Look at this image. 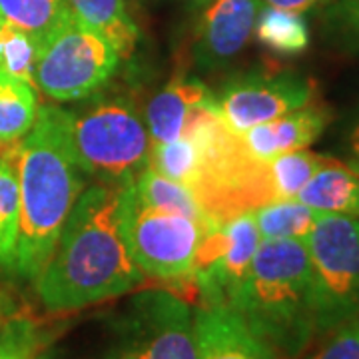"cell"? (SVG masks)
<instances>
[{
    "label": "cell",
    "instance_id": "20",
    "mask_svg": "<svg viewBox=\"0 0 359 359\" xmlns=\"http://www.w3.org/2000/svg\"><path fill=\"white\" fill-rule=\"evenodd\" d=\"M20 144V142H18ZM18 144L0 148V273L11 278L20 224Z\"/></svg>",
    "mask_w": 359,
    "mask_h": 359
},
{
    "label": "cell",
    "instance_id": "10",
    "mask_svg": "<svg viewBox=\"0 0 359 359\" xmlns=\"http://www.w3.org/2000/svg\"><path fill=\"white\" fill-rule=\"evenodd\" d=\"M259 244L262 238L254 210L240 212L205 228L190 278V287L200 297V306L228 308L252 268Z\"/></svg>",
    "mask_w": 359,
    "mask_h": 359
},
{
    "label": "cell",
    "instance_id": "15",
    "mask_svg": "<svg viewBox=\"0 0 359 359\" xmlns=\"http://www.w3.org/2000/svg\"><path fill=\"white\" fill-rule=\"evenodd\" d=\"M212 90L198 78L178 74L156 94L146 108V128L150 144H164L178 138L188 118L198 106L212 98Z\"/></svg>",
    "mask_w": 359,
    "mask_h": 359
},
{
    "label": "cell",
    "instance_id": "11",
    "mask_svg": "<svg viewBox=\"0 0 359 359\" xmlns=\"http://www.w3.org/2000/svg\"><path fill=\"white\" fill-rule=\"evenodd\" d=\"M316 100V84L290 72H248L231 78L212 102L226 126L244 134L262 122L294 112Z\"/></svg>",
    "mask_w": 359,
    "mask_h": 359
},
{
    "label": "cell",
    "instance_id": "34",
    "mask_svg": "<svg viewBox=\"0 0 359 359\" xmlns=\"http://www.w3.org/2000/svg\"><path fill=\"white\" fill-rule=\"evenodd\" d=\"M2 26H4V20H2V18H0V28H2Z\"/></svg>",
    "mask_w": 359,
    "mask_h": 359
},
{
    "label": "cell",
    "instance_id": "30",
    "mask_svg": "<svg viewBox=\"0 0 359 359\" xmlns=\"http://www.w3.org/2000/svg\"><path fill=\"white\" fill-rule=\"evenodd\" d=\"M262 2H264V6H273V8L306 14L311 13V11H320L327 0H262Z\"/></svg>",
    "mask_w": 359,
    "mask_h": 359
},
{
    "label": "cell",
    "instance_id": "2",
    "mask_svg": "<svg viewBox=\"0 0 359 359\" xmlns=\"http://www.w3.org/2000/svg\"><path fill=\"white\" fill-rule=\"evenodd\" d=\"M16 168L20 224L11 280L34 285L86 188L72 148L68 110L40 106L34 126L18 144Z\"/></svg>",
    "mask_w": 359,
    "mask_h": 359
},
{
    "label": "cell",
    "instance_id": "23",
    "mask_svg": "<svg viewBox=\"0 0 359 359\" xmlns=\"http://www.w3.org/2000/svg\"><path fill=\"white\" fill-rule=\"evenodd\" d=\"M320 212L299 200H278L254 210L257 231L264 240H299L306 242Z\"/></svg>",
    "mask_w": 359,
    "mask_h": 359
},
{
    "label": "cell",
    "instance_id": "1",
    "mask_svg": "<svg viewBox=\"0 0 359 359\" xmlns=\"http://www.w3.org/2000/svg\"><path fill=\"white\" fill-rule=\"evenodd\" d=\"M144 278L122 228V188L92 184L78 196L34 287L42 308L58 313L134 292Z\"/></svg>",
    "mask_w": 359,
    "mask_h": 359
},
{
    "label": "cell",
    "instance_id": "8",
    "mask_svg": "<svg viewBox=\"0 0 359 359\" xmlns=\"http://www.w3.org/2000/svg\"><path fill=\"white\" fill-rule=\"evenodd\" d=\"M122 228L136 266L160 282L190 283L194 257L208 226L192 218L140 204L122 186Z\"/></svg>",
    "mask_w": 359,
    "mask_h": 359
},
{
    "label": "cell",
    "instance_id": "26",
    "mask_svg": "<svg viewBox=\"0 0 359 359\" xmlns=\"http://www.w3.org/2000/svg\"><path fill=\"white\" fill-rule=\"evenodd\" d=\"M150 166L170 180H176L190 188L194 176L200 166L198 144L188 136L180 134L176 140L156 144L150 150Z\"/></svg>",
    "mask_w": 359,
    "mask_h": 359
},
{
    "label": "cell",
    "instance_id": "3",
    "mask_svg": "<svg viewBox=\"0 0 359 359\" xmlns=\"http://www.w3.org/2000/svg\"><path fill=\"white\" fill-rule=\"evenodd\" d=\"M228 308L276 358H299L318 334L306 244L264 240Z\"/></svg>",
    "mask_w": 359,
    "mask_h": 359
},
{
    "label": "cell",
    "instance_id": "33",
    "mask_svg": "<svg viewBox=\"0 0 359 359\" xmlns=\"http://www.w3.org/2000/svg\"><path fill=\"white\" fill-rule=\"evenodd\" d=\"M196 4H205V2H210V0H192Z\"/></svg>",
    "mask_w": 359,
    "mask_h": 359
},
{
    "label": "cell",
    "instance_id": "9",
    "mask_svg": "<svg viewBox=\"0 0 359 359\" xmlns=\"http://www.w3.org/2000/svg\"><path fill=\"white\" fill-rule=\"evenodd\" d=\"M108 359H198L192 308L172 292L142 294Z\"/></svg>",
    "mask_w": 359,
    "mask_h": 359
},
{
    "label": "cell",
    "instance_id": "13",
    "mask_svg": "<svg viewBox=\"0 0 359 359\" xmlns=\"http://www.w3.org/2000/svg\"><path fill=\"white\" fill-rule=\"evenodd\" d=\"M332 120V112L313 100L304 108L262 122L240 134L242 144L257 160H273L276 156L304 150L323 134Z\"/></svg>",
    "mask_w": 359,
    "mask_h": 359
},
{
    "label": "cell",
    "instance_id": "7",
    "mask_svg": "<svg viewBox=\"0 0 359 359\" xmlns=\"http://www.w3.org/2000/svg\"><path fill=\"white\" fill-rule=\"evenodd\" d=\"M120 60L108 40L72 18L42 42L34 86L52 102L84 100L108 84Z\"/></svg>",
    "mask_w": 359,
    "mask_h": 359
},
{
    "label": "cell",
    "instance_id": "27",
    "mask_svg": "<svg viewBox=\"0 0 359 359\" xmlns=\"http://www.w3.org/2000/svg\"><path fill=\"white\" fill-rule=\"evenodd\" d=\"M320 13L325 34L344 50L359 54V0H327Z\"/></svg>",
    "mask_w": 359,
    "mask_h": 359
},
{
    "label": "cell",
    "instance_id": "19",
    "mask_svg": "<svg viewBox=\"0 0 359 359\" xmlns=\"http://www.w3.org/2000/svg\"><path fill=\"white\" fill-rule=\"evenodd\" d=\"M130 186H132V192L140 204L162 210V212H172V214L192 218L200 224H204V226L214 224V219L205 216L204 210L200 208L198 200H196V196L190 192V188H186L184 184H180L176 180L162 176L150 164L140 170V174L130 182Z\"/></svg>",
    "mask_w": 359,
    "mask_h": 359
},
{
    "label": "cell",
    "instance_id": "12",
    "mask_svg": "<svg viewBox=\"0 0 359 359\" xmlns=\"http://www.w3.org/2000/svg\"><path fill=\"white\" fill-rule=\"evenodd\" d=\"M262 6V0H210L194 30V65L214 70L231 62L252 39Z\"/></svg>",
    "mask_w": 359,
    "mask_h": 359
},
{
    "label": "cell",
    "instance_id": "29",
    "mask_svg": "<svg viewBox=\"0 0 359 359\" xmlns=\"http://www.w3.org/2000/svg\"><path fill=\"white\" fill-rule=\"evenodd\" d=\"M311 359H359V318L330 332Z\"/></svg>",
    "mask_w": 359,
    "mask_h": 359
},
{
    "label": "cell",
    "instance_id": "5",
    "mask_svg": "<svg viewBox=\"0 0 359 359\" xmlns=\"http://www.w3.org/2000/svg\"><path fill=\"white\" fill-rule=\"evenodd\" d=\"M68 118L78 166L96 184L122 188L148 166L150 134L124 94L96 96Z\"/></svg>",
    "mask_w": 359,
    "mask_h": 359
},
{
    "label": "cell",
    "instance_id": "18",
    "mask_svg": "<svg viewBox=\"0 0 359 359\" xmlns=\"http://www.w3.org/2000/svg\"><path fill=\"white\" fill-rule=\"evenodd\" d=\"M39 110L34 84L0 72V148L22 140L34 126Z\"/></svg>",
    "mask_w": 359,
    "mask_h": 359
},
{
    "label": "cell",
    "instance_id": "14",
    "mask_svg": "<svg viewBox=\"0 0 359 359\" xmlns=\"http://www.w3.org/2000/svg\"><path fill=\"white\" fill-rule=\"evenodd\" d=\"M194 330L198 359H278L230 308L198 306Z\"/></svg>",
    "mask_w": 359,
    "mask_h": 359
},
{
    "label": "cell",
    "instance_id": "31",
    "mask_svg": "<svg viewBox=\"0 0 359 359\" xmlns=\"http://www.w3.org/2000/svg\"><path fill=\"white\" fill-rule=\"evenodd\" d=\"M349 150H351V156H353L351 164L359 168V120L355 122L351 134H349Z\"/></svg>",
    "mask_w": 359,
    "mask_h": 359
},
{
    "label": "cell",
    "instance_id": "6",
    "mask_svg": "<svg viewBox=\"0 0 359 359\" xmlns=\"http://www.w3.org/2000/svg\"><path fill=\"white\" fill-rule=\"evenodd\" d=\"M316 330L330 334L359 318V218L320 214L306 238Z\"/></svg>",
    "mask_w": 359,
    "mask_h": 359
},
{
    "label": "cell",
    "instance_id": "16",
    "mask_svg": "<svg viewBox=\"0 0 359 359\" xmlns=\"http://www.w3.org/2000/svg\"><path fill=\"white\" fill-rule=\"evenodd\" d=\"M295 200L320 214L359 218V168L330 156Z\"/></svg>",
    "mask_w": 359,
    "mask_h": 359
},
{
    "label": "cell",
    "instance_id": "4",
    "mask_svg": "<svg viewBox=\"0 0 359 359\" xmlns=\"http://www.w3.org/2000/svg\"><path fill=\"white\" fill-rule=\"evenodd\" d=\"M212 98L194 110L182 134H188L200 150V166L190 192L208 218L222 222L276 202V198L269 162L257 160L245 150L240 134L226 126Z\"/></svg>",
    "mask_w": 359,
    "mask_h": 359
},
{
    "label": "cell",
    "instance_id": "25",
    "mask_svg": "<svg viewBox=\"0 0 359 359\" xmlns=\"http://www.w3.org/2000/svg\"><path fill=\"white\" fill-rule=\"evenodd\" d=\"M42 42L20 28L6 25L0 28V72L34 84V70Z\"/></svg>",
    "mask_w": 359,
    "mask_h": 359
},
{
    "label": "cell",
    "instance_id": "17",
    "mask_svg": "<svg viewBox=\"0 0 359 359\" xmlns=\"http://www.w3.org/2000/svg\"><path fill=\"white\" fill-rule=\"evenodd\" d=\"M72 16L108 40L120 58H130L140 40L136 20L124 0H68Z\"/></svg>",
    "mask_w": 359,
    "mask_h": 359
},
{
    "label": "cell",
    "instance_id": "24",
    "mask_svg": "<svg viewBox=\"0 0 359 359\" xmlns=\"http://www.w3.org/2000/svg\"><path fill=\"white\" fill-rule=\"evenodd\" d=\"M327 158L330 156L316 154L304 148L269 160V180L276 202L295 200L302 188L313 178V174L327 162Z\"/></svg>",
    "mask_w": 359,
    "mask_h": 359
},
{
    "label": "cell",
    "instance_id": "28",
    "mask_svg": "<svg viewBox=\"0 0 359 359\" xmlns=\"http://www.w3.org/2000/svg\"><path fill=\"white\" fill-rule=\"evenodd\" d=\"M39 330L36 323L14 313L0 325V359H36Z\"/></svg>",
    "mask_w": 359,
    "mask_h": 359
},
{
    "label": "cell",
    "instance_id": "21",
    "mask_svg": "<svg viewBox=\"0 0 359 359\" xmlns=\"http://www.w3.org/2000/svg\"><path fill=\"white\" fill-rule=\"evenodd\" d=\"M254 34L269 52L295 56L309 48V26L304 14L283 11L273 6H262L257 14Z\"/></svg>",
    "mask_w": 359,
    "mask_h": 359
},
{
    "label": "cell",
    "instance_id": "32",
    "mask_svg": "<svg viewBox=\"0 0 359 359\" xmlns=\"http://www.w3.org/2000/svg\"><path fill=\"white\" fill-rule=\"evenodd\" d=\"M11 316H14V308H13V302H11V297L4 294L2 290H0V325L4 323V321L8 320Z\"/></svg>",
    "mask_w": 359,
    "mask_h": 359
},
{
    "label": "cell",
    "instance_id": "22",
    "mask_svg": "<svg viewBox=\"0 0 359 359\" xmlns=\"http://www.w3.org/2000/svg\"><path fill=\"white\" fill-rule=\"evenodd\" d=\"M0 18L44 42L74 16L68 0H0Z\"/></svg>",
    "mask_w": 359,
    "mask_h": 359
}]
</instances>
